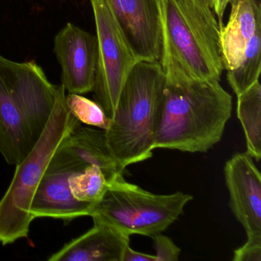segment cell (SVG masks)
<instances>
[{
  "mask_svg": "<svg viewBox=\"0 0 261 261\" xmlns=\"http://www.w3.org/2000/svg\"><path fill=\"white\" fill-rule=\"evenodd\" d=\"M166 74L155 149L206 152L219 143L231 117L232 97L220 81L198 80L172 65Z\"/></svg>",
  "mask_w": 261,
  "mask_h": 261,
  "instance_id": "cell-1",
  "label": "cell"
},
{
  "mask_svg": "<svg viewBox=\"0 0 261 261\" xmlns=\"http://www.w3.org/2000/svg\"><path fill=\"white\" fill-rule=\"evenodd\" d=\"M165 85L166 74L156 61H139L123 85L105 130L108 147L123 170L152 156Z\"/></svg>",
  "mask_w": 261,
  "mask_h": 261,
  "instance_id": "cell-2",
  "label": "cell"
},
{
  "mask_svg": "<svg viewBox=\"0 0 261 261\" xmlns=\"http://www.w3.org/2000/svg\"><path fill=\"white\" fill-rule=\"evenodd\" d=\"M160 64L198 80L220 81L224 71L218 19L208 0H158Z\"/></svg>",
  "mask_w": 261,
  "mask_h": 261,
  "instance_id": "cell-3",
  "label": "cell"
},
{
  "mask_svg": "<svg viewBox=\"0 0 261 261\" xmlns=\"http://www.w3.org/2000/svg\"><path fill=\"white\" fill-rule=\"evenodd\" d=\"M65 89L58 85L53 112L42 135L28 155L16 165L8 190L0 200V244L27 238L33 221L30 207L48 163L62 142L81 124L65 103Z\"/></svg>",
  "mask_w": 261,
  "mask_h": 261,
  "instance_id": "cell-4",
  "label": "cell"
},
{
  "mask_svg": "<svg viewBox=\"0 0 261 261\" xmlns=\"http://www.w3.org/2000/svg\"><path fill=\"white\" fill-rule=\"evenodd\" d=\"M101 200L93 205L91 217H96L129 234L152 237L163 233L182 215L193 199L181 192L160 195L125 181L123 175L108 181Z\"/></svg>",
  "mask_w": 261,
  "mask_h": 261,
  "instance_id": "cell-5",
  "label": "cell"
},
{
  "mask_svg": "<svg viewBox=\"0 0 261 261\" xmlns=\"http://www.w3.org/2000/svg\"><path fill=\"white\" fill-rule=\"evenodd\" d=\"M95 21L97 62L95 101L112 118L123 85L139 62L119 27L108 0H90Z\"/></svg>",
  "mask_w": 261,
  "mask_h": 261,
  "instance_id": "cell-6",
  "label": "cell"
},
{
  "mask_svg": "<svg viewBox=\"0 0 261 261\" xmlns=\"http://www.w3.org/2000/svg\"><path fill=\"white\" fill-rule=\"evenodd\" d=\"M54 51L62 67L65 91L77 94L93 91L97 69V36L68 22L56 35Z\"/></svg>",
  "mask_w": 261,
  "mask_h": 261,
  "instance_id": "cell-7",
  "label": "cell"
},
{
  "mask_svg": "<svg viewBox=\"0 0 261 261\" xmlns=\"http://www.w3.org/2000/svg\"><path fill=\"white\" fill-rule=\"evenodd\" d=\"M224 173L232 213L247 238H261V176L254 160L247 152L234 154Z\"/></svg>",
  "mask_w": 261,
  "mask_h": 261,
  "instance_id": "cell-8",
  "label": "cell"
},
{
  "mask_svg": "<svg viewBox=\"0 0 261 261\" xmlns=\"http://www.w3.org/2000/svg\"><path fill=\"white\" fill-rule=\"evenodd\" d=\"M108 2L137 59L160 62L162 36L158 0H108Z\"/></svg>",
  "mask_w": 261,
  "mask_h": 261,
  "instance_id": "cell-9",
  "label": "cell"
},
{
  "mask_svg": "<svg viewBox=\"0 0 261 261\" xmlns=\"http://www.w3.org/2000/svg\"><path fill=\"white\" fill-rule=\"evenodd\" d=\"M50 162L76 172L90 166L100 168L108 181L123 175V169L113 156L103 129L79 124L62 142Z\"/></svg>",
  "mask_w": 261,
  "mask_h": 261,
  "instance_id": "cell-10",
  "label": "cell"
},
{
  "mask_svg": "<svg viewBox=\"0 0 261 261\" xmlns=\"http://www.w3.org/2000/svg\"><path fill=\"white\" fill-rule=\"evenodd\" d=\"M74 173L77 172L49 162L32 201L33 220L51 218L70 221L91 215L94 204L77 201L70 190L68 180Z\"/></svg>",
  "mask_w": 261,
  "mask_h": 261,
  "instance_id": "cell-11",
  "label": "cell"
},
{
  "mask_svg": "<svg viewBox=\"0 0 261 261\" xmlns=\"http://www.w3.org/2000/svg\"><path fill=\"white\" fill-rule=\"evenodd\" d=\"M92 228L72 240L48 261H122L130 234L92 217Z\"/></svg>",
  "mask_w": 261,
  "mask_h": 261,
  "instance_id": "cell-12",
  "label": "cell"
},
{
  "mask_svg": "<svg viewBox=\"0 0 261 261\" xmlns=\"http://www.w3.org/2000/svg\"><path fill=\"white\" fill-rule=\"evenodd\" d=\"M20 107L15 101L0 69V152L10 165H17L36 145Z\"/></svg>",
  "mask_w": 261,
  "mask_h": 261,
  "instance_id": "cell-13",
  "label": "cell"
},
{
  "mask_svg": "<svg viewBox=\"0 0 261 261\" xmlns=\"http://www.w3.org/2000/svg\"><path fill=\"white\" fill-rule=\"evenodd\" d=\"M228 22L220 30L223 65L230 71L239 62L250 39L261 30V8L258 0H230Z\"/></svg>",
  "mask_w": 261,
  "mask_h": 261,
  "instance_id": "cell-14",
  "label": "cell"
},
{
  "mask_svg": "<svg viewBox=\"0 0 261 261\" xmlns=\"http://www.w3.org/2000/svg\"><path fill=\"white\" fill-rule=\"evenodd\" d=\"M237 97V115L245 135L246 152L259 162L261 159V86L259 81Z\"/></svg>",
  "mask_w": 261,
  "mask_h": 261,
  "instance_id": "cell-15",
  "label": "cell"
},
{
  "mask_svg": "<svg viewBox=\"0 0 261 261\" xmlns=\"http://www.w3.org/2000/svg\"><path fill=\"white\" fill-rule=\"evenodd\" d=\"M261 71V30L250 39L239 62L227 71V79L237 96L259 81Z\"/></svg>",
  "mask_w": 261,
  "mask_h": 261,
  "instance_id": "cell-16",
  "label": "cell"
},
{
  "mask_svg": "<svg viewBox=\"0 0 261 261\" xmlns=\"http://www.w3.org/2000/svg\"><path fill=\"white\" fill-rule=\"evenodd\" d=\"M68 184L76 200L94 204L103 198L109 182L100 168L90 166L82 172L73 174L68 180Z\"/></svg>",
  "mask_w": 261,
  "mask_h": 261,
  "instance_id": "cell-17",
  "label": "cell"
},
{
  "mask_svg": "<svg viewBox=\"0 0 261 261\" xmlns=\"http://www.w3.org/2000/svg\"><path fill=\"white\" fill-rule=\"evenodd\" d=\"M65 103L71 114L80 122L90 126L106 130L111 119L96 101L82 94H69L65 96Z\"/></svg>",
  "mask_w": 261,
  "mask_h": 261,
  "instance_id": "cell-18",
  "label": "cell"
},
{
  "mask_svg": "<svg viewBox=\"0 0 261 261\" xmlns=\"http://www.w3.org/2000/svg\"><path fill=\"white\" fill-rule=\"evenodd\" d=\"M155 247L156 261H178L181 249L169 237L163 233H155L151 237Z\"/></svg>",
  "mask_w": 261,
  "mask_h": 261,
  "instance_id": "cell-19",
  "label": "cell"
},
{
  "mask_svg": "<svg viewBox=\"0 0 261 261\" xmlns=\"http://www.w3.org/2000/svg\"><path fill=\"white\" fill-rule=\"evenodd\" d=\"M233 261H261V238H247L233 251Z\"/></svg>",
  "mask_w": 261,
  "mask_h": 261,
  "instance_id": "cell-20",
  "label": "cell"
},
{
  "mask_svg": "<svg viewBox=\"0 0 261 261\" xmlns=\"http://www.w3.org/2000/svg\"><path fill=\"white\" fill-rule=\"evenodd\" d=\"M122 261H156L155 255L135 251L129 245L125 249Z\"/></svg>",
  "mask_w": 261,
  "mask_h": 261,
  "instance_id": "cell-21",
  "label": "cell"
},
{
  "mask_svg": "<svg viewBox=\"0 0 261 261\" xmlns=\"http://www.w3.org/2000/svg\"><path fill=\"white\" fill-rule=\"evenodd\" d=\"M208 3L211 8L218 18L220 29L224 27L223 16L227 5L230 4V0H208Z\"/></svg>",
  "mask_w": 261,
  "mask_h": 261,
  "instance_id": "cell-22",
  "label": "cell"
}]
</instances>
